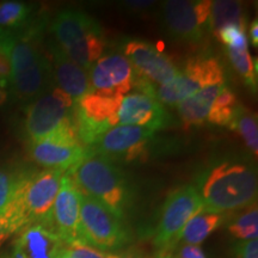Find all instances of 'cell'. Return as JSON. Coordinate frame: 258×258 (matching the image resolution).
I'll list each match as a JSON object with an SVG mask.
<instances>
[{"label":"cell","mask_w":258,"mask_h":258,"mask_svg":"<svg viewBox=\"0 0 258 258\" xmlns=\"http://www.w3.org/2000/svg\"><path fill=\"white\" fill-rule=\"evenodd\" d=\"M63 173L47 169L29 173L14 201L3 212L15 233L31 225H42L53 230L51 215Z\"/></svg>","instance_id":"cell-1"},{"label":"cell","mask_w":258,"mask_h":258,"mask_svg":"<svg viewBox=\"0 0 258 258\" xmlns=\"http://www.w3.org/2000/svg\"><path fill=\"white\" fill-rule=\"evenodd\" d=\"M257 173L241 163H222L208 172L202 183L201 199L206 212L234 211L252 206L257 199Z\"/></svg>","instance_id":"cell-2"},{"label":"cell","mask_w":258,"mask_h":258,"mask_svg":"<svg viewBox=\"0 0 258 258\" xmlns=\"http://www.w3.org/2000/svg\"><path fill=\"white\" fill-rule=\"evenodd\" d=\"M69 172L84 195L95 199L120 219L127 201L125 180L111 160L88 151Z\"/></svg>","instance_id":"cell-3"},{"label":"cell","mask_w":258,"mask_h":258,"mask_svg":"<svg viewBox=\"0 0 258 258\" xmlns=\"http://www.w3.org/2000/svg\"><path fill=\"white\" fill-rule=\"evenodd\" d=\"M51 28L56 46L86 72L101 59L105 47L104 35L98 23L88 15L66 10L54 18Z\"/></svg>","instance_id":"cell-4"},{"label":"cell","mask_w":258,"mask_h":258,"mask_svg":"<svg viewBox=\"0 0 258 258\" xmlns=\"http://www.w3.org/2000/svg\"><path fill=\"white\" fill-rule=\"evenodd\" d=\"M11 79L16 95L22 99L37 98L49 88L53 73L51 64L31 38L10 42Z\"/></svg>","instance_id":"cell-5"},{"label":"cell","mask_w":258,"mask_h":258,"mask_svg":"<svg viewBox=\"0 0 258 258\" xmlns=\"http://www.w3.org/2000/svg\"><path fill=\"white\" fill-rule=\"evenodd\" d=\"M74 123V101L55 88L38 96L28 106L24 129L30 144Z\"/></svg>","instance_id":"cell-6"},{"label":"cell","mask_w":258,"mask_h":258,"mask_svg":"<svg viewBox=\"0 0 258 258\" xmlns=\"http://www.w3.org/2000/svg\"><path fill=\"white\" fill-rule=\"evenodd\" d=\"M224 83V70L215 57H192L177 78L156 89V97L161 104L178 105L200 90Z\"/></svg>","instance_id":"cell-7"},{"label":"cell","mask_w":258,"mask_h":258,"mask_svg":"<svg viewBox=\"0 0 258 258\" xmlns=\"http://www.w3.org/2000/svg\"><path fill=\"white\" fill-rule=\"evenodd\" d=\"M122 98L90 92L74 103V127L83 145L91 147L103 134L118 123Z\"/></svg>","instance_id":"cell-8"},{"label":"cell","mask_w":258,"mask_h":258,"mask_svg":"<svg viewBox=\"0 0 258 258\" xmlns=\"http://www.w3.org/2000/svg\"><path fill=\"white\" fill-rule=\"evenodd\" d=\"M79 232L84 241L102 251L117 249L125 240L120 219L102 203L84 194L80 202Z\"/></svg>","instance_id":"cell-9"},{"label":"cell","mask_w":258,"mask_h":258,"mask_svg":"<svg viewBox=\"0 0 258 258\" xmlns=\"http://www.w3.org/2000/svg\"><path fill=\"white\" fill-rule=\"evenodd\" d=\"M205 211L198 190L191 185L180 186L167 198L164 205L154 244L158 247L169 249L180 239L185 225L199 213Z\"/></svg>","instance_id":"cell-10"},{"label":"cell","mask_w":258,"mask_h":258,"mask_svg":"<svg viewBox=\"0 0 258 258\" xmlns=\"http://www.w3.org/2000/svg\"><path fill=\"white\" fill-rule=\"evenodd\" d=\"M30 152L38 165L47 167V170L66 172L78 165L88 150L79 140L74 123H71L30 144Z\"/></svg>","instance_id":"cell-11"},{"label":"cell","mask_w":258,"mask_h":258,"mask_svg":"<svg viewBox=\"0 0 258 258\" xmlns=\"http://www.w3.org/2000/svg\"><path fill=\"white\" fill-rule=\"evenodd\" d=\"M153 134L151 129L139 125H116L103 134L89 151L109 160L132 161L143 157Z\"/></svg>","instance_id":"cell-12"},{"label":"cell","mask_w":258,"mask_h":258,"mask_svg":"<svg viewBox=\"0 0 258 258\" xmlns=\"http://www.w3.org/2000/svg\"><path fill=\"white\" fill-rule=\"evenodd\" d=\"M212 2L169 0L164 4L163 16L169 31L180 40L196 42L207 24Z\"/></svg>","instance_id":"cell-13"},{"label":"cell","mask_w":258,"mask_h":258,"mask_svg":"<svg viewBox=\"0 0 258 258\" xmlns=\"http://www.w3.org/2000/svg\"><path fill=\"white\" fill-rule=\"evenodd\" d=\"M89 78L91 92L104 97H124L133 88L134 72L124 55L109 54L96 61Z\"/></svg>","instance_id":"cell-14"},{"label":"cell","mask_w":258,"mask_h":258,"mask_svg":"<svg viewBox=\"0 0 258 258\" xmlns=\"http://www.w3.org/2000/svg\"><path fill=\"white\" fill-rule=\"evenodd\" d=\"M124 54L135 73L140 79L147 80L148 83L165 85L180 73L178 67L169 56L146 42H127Z\"/></svg>","instance_id":"cell-15"},{"label":"cell","mask_w":258,"mask_h":258,"mask_svg":"<svg viewBox=\"0 0 258 258\" xmlns=\"http://www.w3.org/2000/svg\"><path fill=\"white\" fill-rule=\"evenodd\" d=\"M82 196L83 192L76 184L71 173H63L51 215L53 230L63 241V245L72 240L82 239L79 232Z\"/></svg>","instance_id":"cell-16"},{"label":"cell","mask_w":258,"mask_h":258,"mask_svg":"<svg viewBox=\"0 0 258 258\" xmlns=\"http://www.w3.org/2000/svg\"><path fill=\"white\" fill-rule=\"evenodd\" d=\"M118 123L139 125L156 132L167 124V114L156 96L133 92L122 98Z\"/></svg>","instance_id":"cell-17"},{"label":"cell","mask_w":258,"mask_h":258,"mask_svg":"<svg viewBox=\"0 0 258 258\" xmlns=\"http://www.w3.org/2000/svg\"><path fill=\"white\" fill-rule=\"evenodd\" d=\"M62 249L63 241L53 230L31 225L21 231L9 258H55Z\"/></svg>","instance_id":"cell-18"},{"label":"cell","mask_w":258,"mask_h":258,"mask_svg":"<svg viewBox=\"0 0 258 258\" xmlns=\"http://www.w3.org/2000/svg\"><path fill=\"white\" fill-rule=\"evenodd\" d=\"M51 73L57 89L67 93L74 103L91 92L89 74L73 62L56 44L51 46Z\"/></svg>","instance_id":"cell-19"},{"label":"cell","mask_w":258,"mask_h":258,"mask_svg":"<svg viewBox=\"0 0 258 258\" xmlns=\"http://www.w3.org/2000/svg\"><path fill=\"white\" fill-rule=\"evenodd\" d=\"M224 86L225 84L207 86V88L200 90L194 96L189 97L188 99L179 103L178 114L184 129H189L191 125H201L205 123L213 102L215 101Z\"/></svg>","instance_id":"cell-20"},{"label":"cell","mask_w":258,"mask_h":258,"mask_svg":"<svg viewBox=\"0 0 258 258\" xmlns=\"http://www.w3.org/2000/svg\"><path fill=\"white\" fill-rule=\"evenodd\" d=\"M222 222V215L219 213H211L202 211L195 215L180 233V239L188 245H199L209 237Z\"/></svg>","instance_id":"cell-21"},{"label":"cell","mask_w":258,"mask_h":258,"mask_svg":"<svg viewBox=\"0 0 258 258\" xmlns=\"http://www.w3.org/2000/svg\"><path fill=\"white\" fill-rule=\"evenodd\" d=\"M243 5L234 0H217L212 2L209 14V27L217 32L228 24H245L243 16Z\"/></svg>","instance_id":"cell-22"},{"label":"cell","mask_w":258,"mask_h":258,"mask_svg":"<svg viewBox=\"0 0 258 258\" xmlns=\"http://www.w3.org/2000/svg\"><path fill=\"white\" fill-rule=\"evenodd\" d=\"M238 108L239 106H237L235 95L230 89L224 86L219 92L215 101L213 102L207 118L213 124L230 125Z\"/></svg>","instance_id":"cell-23"},{"label":"cell","mask_w":258,"mask_h":258,"mask_svg":"<svg viewBox=\"0 0 258 258\" xmlns=\"http://www.w3.org/2000/svg\"><path fill=\"white\" fill-rule=\"evenodd\" d=\"M232 131H237L241 135L244 141L246 143L247 147L254 156L258 153V127L256 116L251 112L244 110L243 108H238L235 112L234 118L232 120L231 124L228 125Z\"/></svg>","instance_id":"cell-24"},{"label":"cell","mask_w":258,"mask_h":258,"mask_svg":"<svg viewBox=\"0 0 258 258\" xmlns=\"http://www.w3.org/2000/svg\"><path fill=\"white\" fill-rule=\"evenodd\" d=\"M30 172L15 169H0V213L5 212L17 195L23 180Z\"/></svg>","instance_id":"cell-25"},{"label":"cell","mask_w":258,"mask_h":258,"mask_svg":"<svg viewBox=\"0 0 258 258\" xmlns=\"http://www.w3.org/2000/svg\"><path fill=\"white\" fill-rule=\"evenodd\" d=\"M227 55L234 70L240 74L241 78L252 90L257 89L256 69H254L252 56H251L249 47L227 48Z\"/></svg>","instance_id":"cell-26"},{"label":"cell","mask_w":258,"mask_h":258,"mask_svg":"<svg viewBox=\"0 0 258 258\" xmlns=\"http://www.w3.org/2000/svg\"><path fill=\"white\" fill-rule=\"evenodd\" d=\"M228 230L238 239L244 241L257 239L258 237V209L257 205L251 206L244 214L238 217L228 226Z\"/></svg>","instance_id":"cell-27"},{"label":"cell","mask_w":258,"mask_h":258,"mask_svg":"<svg viewBox=\"0 0 258 258\" xmlns=\"http://www.w3.org/2000/svg\"><path fill=\"white\" fill-rule=\"evenodd\" d=\"M30 6L21 2L0 3V29L23 24L30 14Z\"/></svg>","instance_id":"cell-28"},{"label":"cell","mask_w":258,"mask_h":258,"mask_svg":"<svg viewBox=\"0 0 258 258\" xmlns=\"http://www.w3.org/2000/svg\"><path fill=\"white\" fill-rule=\"evenodd\" d=\"M218 40L226 44L227 48H241L247 46V37L245 24H228L215 32Z\"/></svg>","instance_id":"cell-29"},{"label":"cell","mask_w":258,"mask_h":258,"mask_svg":"<svg viewBox=\"0 0 258 258\" xmlns=\"http://www.w3.org/2000/svg\"><path fill=\"white\" fill-rule=\"evenodd\" d=\"M63 247L74 258H108V253L96 249L83 239H76L64 244Z\"/></svg>","instance_id":"cell-30"},{"label":"cell","mask_w":258,"mask_h":258,"mask_svg":"<svg viewBox=\"0 0 258 258\" xmlns=\"http://www.w3.org/2000/svg\"><path fill=\"white\" fill-rule=\"evenodd\" d=\"M10 42L0 47V88H4L11 79V59H10Z\"/></svg>","instance_id":"cell-31"},{"label":"cell","mask_w":258,"mask_h":258,"mask_svg":"<svg viewBox=\"0 0 258 258\" xmlns=\"http://www.w3.org/2000/svg\"><path fill=\"white\" fill-rule=\"evenodd\" d=\"M239 258H258V241L257 239L246 240L238 246Z\"/></svg>","instance_id":"cell-32"},{"label":"cell","mask_w":258,"mask_h":258,"mask_svg":"<svg viewBox=\"0 0 258 258\" xmlns=\"http://www.w3.org/2000/svg\"><path fill=\"white\" fill-rule=\"evenodd\" d=\"M12 234H15V232L12 230L8 218L5 217L4 213H0V247Z\"/></svg>","instance_id":"cell-33"},{"label":"cell","mask_w":258,"mask_h":258,"mask_svg":"<svg viewBox=\"0 0 258 258\" xmlns=\"http://www.w3.org/2000/svg\"><path fill=\"white\" fill-rule=\"evenodd\" d=\"M178 258H206V256L198 245H185L180 249Z\"/></svg>","instance_id":"cell-34"},{"label":"cell","mask_w":258,"mask_h":258,"mask_svg":"<svg viewBox=\"0 0 258 258\" xmlns=\"http://www.w3.org/2000/svg\"><path fill=\"white\" fill-rule=\"evenodd\" d=\"M108 258H146L140 252H124L122 254L117 253H108Z\"/></svg>","instance_id":"cell-35"},{"label":"cell","mask_w":258,"mask_h":258,"mask_svg":"<svg viewBox=\"0 0 258 258\" xmlns=\"http://www.w3.org/2000/svg\"><path fill=\"white\" fill-rule=\"evenodd\" d=\"M250 35H251V40H252V43L254 44V46H257L258 44V22H257V19H254V21L252 22V24H251Z\"/></svg>","instance_id":"cell-36"},{"label":"cell","mask_w":258,"mask_h":258,"mask_svg":"<svg viewBox=\"0 0 258 258\" xmlns=\"http://www.w3.org/2000/svg\"><path fill=\"white\" fill-rule=\"evenodd\" d=\"M127 4L131 8H147L151 4H153L152 2H128Z\"/></svg>","instance_id":"cell-37"},{"label":"cell","mask_w":258,"mask_h":258,"mask_svg":"<svg viewBox=\"0 0 258 258\" xmlns=\"http://www.w3.org/2000/svg\"><path fill=\"white\" fill-rule=\"evenodd\" d=\"M6 101H8V93L5 92L4 89L0 88V108L5 104Z\"/></svg>","instance_id":"cell-38"},{"label":"cell","mask_w":258,"mask_h":258,"mask_svg":"<svg viewBox=\"0 0 258 258\" xmlns=\"http://www.w3.org/2000/svg\"><path fill=\"white\" fill-rule=\"evenodd\" d=\"M55 258H74V257L69 252V251H67V250L63 247L62 250L59 251V253L56 254Z\"/></svg>","instance_id":"cell-39"},{"label":"cell","mask_w":258,"mask_h":258,"mask_svg":"<svg viewBox=\"0 0 258 258\" xmlns=\"http://www.w3.org/2000/svg\"><path fill=\"white\" fill-rule=\"evenodd\" d=\"M9 41V37L6 36L5 32L3 31V29H0V47H3L6 42Z\"/></svg>","instance_id":"cell-40"}]
</instances>
